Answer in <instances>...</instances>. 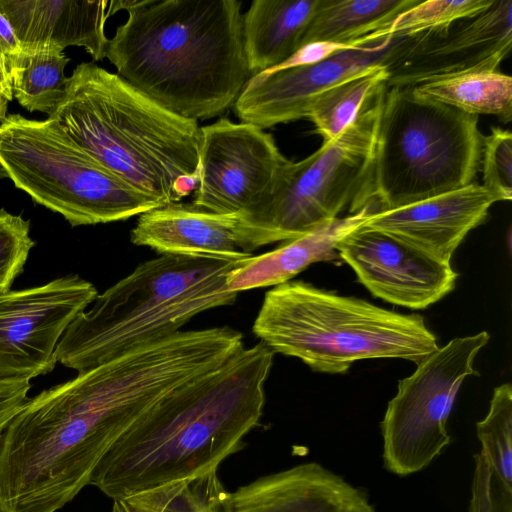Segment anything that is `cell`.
<instances>
[{
  "label": "cell",
  "mask_w": 512,
  "mask_h": 512,
  "mask_svg": "<svg viewBox=\"0 0 512 512\" xmlns=\"http://www.w3.org/2000/svg\"><path fill=\"white\" fill-rule=\"evenodd\" d=\"M224 362L212 329L181 330L28 398L0 441V512L62 509L134 422Z\"/></svg>",
  "instance_id": "1"
},
{
  "label": "cell",
  "mask_w": 512,
  "mask_h": 512,
  "mask_svg": "<svg viewBox=\"0 0 512 512\" xmlns=\"http://www.w3.org/2000/svg\"><path fill=\"white\" fill-rule=\"evenodd\" d=\"M275 353L259 341L170 393L111 446L89 485L115 500L217 471L260 424Z\"/></svg>",
  "instance_id": "2"
},
{
  "label": "cell",
  "mask_w": 512,
  "mask_h": 512,
  "mask_svg": "<svg viewBox=\"0 0 512 512\" xmlns=\"http://www.w3.org/2000/svg\"><path fill=\"white\" fill-rule=\"evenodd\" d=\"M238 0H116L127 20L108 40L117 74L168 111L194 121L233 106L251 78Z\"/></svg>",
  "instance_id": "3"
},
{
  "label": "cell",
  "mask_w": 512,
  "mask_h": 512,
  "mask_svg": "<svg viewBox=\"0 0 512 512\" xmlns=\"http://www.w3.org/2000/svg\"><path fill=\"white\" fill-rule=\"evenodd\" d=\"M49 117L107 170L164 204L179 202L198 185V122L93 62L75 67Z\"/></svg>",
  "instance_id": "4"
},
{
  "label": "cell",
  "mask_w": 512,
  "mask_h": 512,
  "mask_svg": "<svg viewBox=\"0 0 512 512\" xmlns=\"http://www.w3.org/2000/svg\"><path fill=\"white\" fill-rule=\"evenodd\" d=\"M160 254L98 294L59 340L54 360L78 373L182 330L198 314L232 305L227 277L247 260Z\"/></svg>",
  "instance_id": "5"
},
{
  "label": "cell",
  "mask_w": 512,
  "mask_h": 512,
  "mask_svg": "<svg viewBox=\"0 0 512 512\" xmlns=\"http://www.w3.org/2000/svg\"><path fill=\"white\" fill-rule=\"evenodd\" d=\"M252 329L274 353L331 374L345 373L363 359L419 364L438 349L435 335L418 314L396 313L299 280L265 294Z\"/></svg>",
  "instance_id": "6"
},
{
  "label": "cell",
  "mask_w": 512,
  "mask_h": 512,
  "mask_svg": "<svg viewBox=\"0 0 512 512\" xmlns=\"http://www.w3.org/2000/svg\"><path fill=\"white\" fill-rule=\"evenodd\" d=\"M482 141L478 116L387 88L365 203L392 209L473 184Z\"/></svg>",
  "instance_id": "7"
},
{
  "label": "cell",
  "mask_w": 512,
  "mask_h": 512,
  "mask_svg": "<svg viewBox=\"0 0 512 512\" xmlns=\"http://www.w3.org/2000/svg\"><path fill=\"white\" fill-rule=\"evenodd\" d=\"M387 86L335 138L301 161H288L265 193L239 214L243 251L299 238L318 226L350 214L365 203L377 129Z\"/></svg>",
  "instance_id": "8"
},
{
  "label": "cell",
  "mask_w": 512,
  "mask_h": 512,
  "mask_svg": "<svg viewBox=\"0 0 512 512\" xmlns=\"http://www.w3.org/2000/svg\"><path fill=\"white\" fill-rule=\"evenodd\" d=\"M0 164L16 188L72 227L124 221L165 205L107 170L51 117L7 114Z\"/></svg>",
  "instance_id": "9"
},
{
  "label": "cell",
  "mask_w": 512,
  "mask_h": 512,
  "mask_svg": "<svg viewBox=\"0 0 512 512\" xmlns=\"http://www.w3.org/2000/svg\"><path fill=\"white\" fill-rule=\"evenodd\" d=\"M489 339L486 331L454 338L399 381L381 421L382 458L389 472H419L450 444L447 422L454 400L465 378L478 375L474 360Z\"/></svg>",
  "instance_id": "10"
},
{
  "label": "cell",
  "mask_w": 512,
  "mask_h": 512,
  "mask_svg": "<svg viewBox=\"0 0 512 512\" xmlns=\"http://www.w3.org/2000/svg\"><path fill=\"white\" fill-rule=\"evenodd\" d=\"M95 286L78 275L0 294V381L50 373L71 322L92 304Z\"/></svg>",
  "instance_id": "11"
},
{
  "label": "cell",
  "mask_w": 512,
  "mask_h": 512,
  "mask_svg": "<svg viewBox=\"0 0 512 512\" xmlns=\"http://www.w3.org/2000/svg\"><path fill=\"white\" fill-rule=\"evenodd\" d=\"M199 180L195 207L217 214H241L265 193L288 161L271 134L227 118L200 127Z\"/></svg>",
  "instance_id": "12"
},
{
  "label": "cell",
  "mask_w": 512,
  "mask_h": 512,
  "mask_svg": "<svg viewBox=\"0 0 512 512\" xmlns=\"http://www.w3.org/2000/svg\"><path fill=\"white\" fill-rule=\"evenodd\" d=\"M415 35L367 41L311 65L273 69L252 76L233 104L241 122L261 129L307 118L314 99L375 65H390Z\"/></svg>",
  "instance_id": "13"
},
{
  "label": "cell",
  "mask_w": 512,
  "mask_h": 512,
  "mask_svg": "<svg viewBox=\"0 0 512 512\" xmlns=\"http://www.w3.org/2000/svg\"><path fill=\"white\" fill-rule=\"evenodd\" d=\"M512 47V1L494 0L484 11L448 27L416 34L387 66V88H412L457 76L497 71Z\"/></svg>",
  "instance_id": "14"
},
{
  "label": "cell",
  "mask_w": 512,
  "mask_h": 512,
  "mask_svg": "<svg viewBox=\"0 0 512 512\" xmlns=\"http://www.w3.org/2000/svg\"><path fill=\"white\" fill-rule=\"evenodd\" d=\"M337 252L373 296L410 309L441 300L458 278L451 264L365 225L343 238Z\"/></svg>",
  "instance_id": "15"
},
{
  "label": "cell",
  "mask_w": 512,
  "mask_h": 512,
  "mask_svg": "<svg viewBox=\"0 0 512 512\" xmlns=\"http://www.w3.org/2000/svg\"><path fill=\"white\" fill-rule=\"evenodd\" d=\"M498 198L482 185L468 186L404 206L378 210L364 224L444 263L467 234L487 218Z\"/></svg>",
  "instance_id": "16"
},
{
  "label": "cell",
  "mask_w": 512,
  "mask_h": 512,
  "mask_svg": "<svg viewBox=\"0 0 512 512\" xmlns=\"http://www.w3.org/2000/svg\"><path fill=\"white\" fill-rule=\"evenodd\" d=\"M231 512H377L367 494L317 462L261 476L230 493Z\"/></svg>",
  "instance_id": "17"
},
{
  "label": "cell",
  "mask_w": 512,
  "mask_h": 512,
  "mask_svg": "<svg viewBox=\"0 0 512 512\" xmlns=\"http://www.w3.org/2000/svg\"><path fill=\"white\" fill-rule=\"evenodd\" d=\"M131 242L160 254L223 260L253 256L242 250L239 214H217L171 202L141 214Z\"/></svg>",
  "instance_id": "18"
},
{
  "label": "cell",
  "mask_w": 512,
  "mask_h": 512,
  "mask_svg": "<svg viewBox=\"0 0 512 512\" xmlns=\"http://www.w3.org/2000/svg\"><path fill=\"white\" fill-rule=\"evenodd\" d=\"M22 49L83 47L94 61L105 58L109 1L0 0Z\"/></svg>",
  "instance_id": "19"
},
{
  "label": "cell",
  "mask_w": 512,
  "mask_h": 512,
  "mask_svg": "<svg viewBox=\"0 0 512 512\" xmlns=\"http://www.w3.org/2000/svg\"><path fill=\"white\" fill-rule=\"evenodd\" d=\"M378 210L377 205L370 202L357 212L326 222L274 250L249 257L229 273L228 288L239 293L274 287L290 281L313 263L340 259L339 242L363 226Z\"/></svg>",
  "instance_id": "20"
},
{
  "label": "cell",
  "mask_w": 512,
  "mask_h": 512,
  "mask_svg": "<svg viewBox=\"0 0 512 512\" xmlns=\"http://www.w3.org/2000/svg\"><path fill=\"white\" fill-rule=\"evenodd\" d=\"M318 0H254L243 14V40L251 77L274 69L302 46Z\"/></svg>",
  "instance_id": "21"
},
{
  "label": "cell",
  "mask_w": 512,
  "mask_h": 512,
  "mask_svg": "<svg viewBox=\"0 0 512 512\" xmlns=\"http://www.w3.org/2000/svg\"><path fill=\"white\" fill-rule=\"evenodd\" d=\"M419 1L318 0L302 46L320 41L352 45Z\"/></svg>",
  "instance_id": "22"
},
{
  "label": "cell",
  "mask_w": 512,
  "mask_h": 512,
  "mask_svg": "<svg viewBox=\"0 0 512 512\" xmlns=\"http://www.w3.org/2000/svg\"><path fill=\"white\" fill-rule=\"evenodd\" d=\"M421 98L453 107L470 115L512 120V78L498 71L479 72L412 87Z\"/></svg>",
  "instance_id": "23"
},
{
  "label": "cell",
  "mask_w": 512,
  "mask_h": 512,
  "mask_svg": "<svg viewBox=\"0 0 512 512\" xmlns=\"http://www.w3.org/2000/svg\"><path fill=\"white\" fill-rule=\"evenodd\" d=\"M69 62L57 49H23L7 62L13 98L29 112L49 117L65 95Z\"/></svg>",
  "instance_id": "24"
},
{
  "label": "cell",
  "mask_w": 512,
  "mask_h": 512,
  "mask_svg": "<svg viewBox=\"0 0 512 512\" xmlns=\"http://www.w3.org/2000/svg\"><path fill=\"white\" fill-rule=\"evenodd\" d=\"M217 471L113 500L112 512H231Z\"/></svg>",
  "instance_id": "25"
},
{
  "label": "cell",
  "mask_w": 512,
  "mask_h": 512,
  "mask_svg": "<svg viewBox=\"0 0 512 512\" xmlns=\"http://www.w3.org/2000/svg\"><path fill=\"white\" fill-rule=\"evenodd\" d=\"M481 454L490 473L493 500L512 504V386L494 388L487 415L476 424Z\"/></svg>",
  "instance_id": "26"
},
{
  "label": "cell",
  "mask_w": 512,
  "mask_h": 512,
  "mask_svg": "<svg viewBox=\"0 0 512 512\" xmlns=\"http://www.w3.org/2000/svg\"><path fill=\"white\" fill-rule=\"evenodd\" d=\"M387 79V66L375 65L318 95L310 106L307 118L323 137V142L340 134L386 85Z\"/></svg>",
  "instance_id": "27"
},
{
  "label": "cell",
  "mask_w": 512,
  "mask_h": 512,
  "mask_svg": "<svg viewBox=\"0 0 512 512\" xmlns=\"http://www.w3.org/2000/svg\"><path fill=\"white\" fill-rule=\"evenodd\" d=\"M494 0L419 1L386 25L358 39L354 44L390 37L412 36L450 26L487 9Z\"/></svg>",
  "instance_id": "28"
},
{
  "label": "cell",
  "mask_w": 512,
  "mask_h": 512,
  "mask_svg": "<svg viewBox=\"0 0 512 512\" xmlns=\"http://www.w3.org/2000/svg\"><path fill=\"white\" fill-rule=\"evenodd\" d=\"M30 226V220L0 209V294L10 290L35 246Z\"/></svg>",
  "instance_id": "29"
},
{
  "label": "cell",
  "mask_w": 512,
  "mask_h": 512,
  "mask_svg": "<svg viewBox=\"0 0 512 512\" xmlns=\"http://www.w3.org/2000/svg\"><path fill=\"white\" fill-rule=\"evenodd\" d=\"M482 186L499 201L512 199V134L509 130L493 127L483 136Z\"/></svg>",
  "instance_id": "30"
},
{
  "label": "cell",
  "mask_w": 512,
  "mask_h": 512,
  "mask_svg": "<svg viewBox=\"0 0 512 512\" xmlns=\"http://www.w3.org/2000/svg\"><path fill=\"white\" fill-rule=\"evenodd\" d=\"M30 388L27 379L0 381V441L10 421L27 401Z\"/></svg>",
  "instance_id": "31"
},
{
  "label": "cell",
  "mask_w": 512,
  "mask_h": 512,
  "mask_svg": "<svg viewBox=\"0 0 512 512\" xmlns=\"http://www.w3.org/2000/svg\"><path fill=\"white\" fill-rule=\"evenodd\" d=\"M355 45L356 44L349 45L326 41L308 43L298 49L289 59L274 69H285L315 64L329 58L339 51L352 48Z\"/></svg>",
  "instance_id": "32"
},
{
  "label": "cell",
  "mask_w": 512,
  "mask_h": 512,
  "mask_svg": "<svg viewBox=\"0 0 512 512\" xmlns=\"http://www.w3.org/2000/svg\"><path fill=\"white\" fill-rule=\"evenodd\" d=\"M22 50V44L14 28L0 9V51L6 59V64L8 61L17 57Z\"/></svg>",
  "instance_id": "33"
},
{
  "label": "cell",
  "mask_w": 512,
  "mask_h": 512,
  "mask_svg": "<svg viewBox=\"0 0 512 512\" xmlns=\"http://www.w3.org/2000/svg\"><path fill=\"white\" fill-rule=\"evenodd\" d=\"M0 92L9 100L13 99L12 88L7 69L6 59L0 51Z\"/></svg>",
  "instance_id": "34"
},
{
  "label": "cell",
  "mask_w": 512,
  "mask_h": 512,
  "mask_svg": "<svg viewBox=\"0 0 512 512\" xmlns=\"http://www.w3.org/2000/svg\"><path fill=\"white\" fill-rule=\"evenodd\" d=\"M9 100L0 92V125L7 116Z\"/></svg>",
  "instance_id": "35"
},
{
  "label": "cell",
  "mask_w": 512,
  "mask_h": 512,
  "mask_svg": "<svg viewBox=\"0 0 512 512\" xmlns=\"http://www.w3.org/2000/svg\"><path fill=\"white\" fill-rule=\"evenodd\" d=\"M8 178L7 173L5 172L4 168L0 164V179Z\"/></svg>",
  "instance_id": "36"
},
{
  "label": "cell",
  "mask_w": 512,
  "mask_h": 512,
  "mask_svg": "<svg viewBox=\"0 0 512 512\" xmlns=\"http://www.w3.org/2000/svg\"><path fill=\"white\" fill-rule=\"evenodd\" d=\"M477 457H481V458H483V456H482V455H480V454L475 455V458H477ZM483 459H484V458H483ZM484 460H485V459H484ZM485 462H486V461H485ZM494 512H495V511H494Z\"/></svg>",
  "instance_id": "37"
},
{
  "label": "cell",
  "mask_w": 512,
  "mask_h": 512,
  "mask_svg": "<svg viewBox=\"0 0 512 512\" xmlns=\"http://www.w3.org/2000/svg\"><path fill=\"white\" fill-rule=\"evenodd\" d=\"M478 463H483V462H477L476 464H478ZM476 464H475V465H476ZM483 464H485V463H483ZM485 465H486V464H485ZM486 466H487V465H486ZM488 470H489V469H488ZM489 475H490V474H489Z\"/></svg>",
  "instance_id": "38"
}]
</instances>
